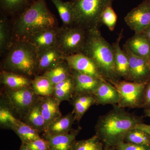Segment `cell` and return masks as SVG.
I'll return each mask as SVG.
<instances>
[{
  "instance_id": "23",
  "label": "cell",
  "mask_w": 150,
  "mask_h": 150,
  "mask_svg": "<svg viewBox=\"0 0 150 150\" xmlns=\"http://www.w3.org/2000/svg\"><path fill=\"white\" fill-rule=\"evenodd\" d=\"M13 42L11 22L7 16L1 12L0 18V54L2 57Z\"/></svg>"
},
{
  "instance_id": "29",
  "label": "cell",
  "mask_w": 150,
  "mask_h": 150,
  "mask_svg": "<svg viewBox=\"0 0 150 150\" xmlns=\"http://www.w3.org/2000/svg\"><path fill=\"white\" fill-rule=\"evenodd\" d=\"M54 85L50 80L42 75H37L32 80L31 87L37 96H53Z\"/></svg>"
},
{
  "instance_id": "35",
  "label": "cell",
  "mask_w": 150,
  "mask_h": 150,
  "mask_svg": "<svg viewBox=\"0 0 150 150\" xmlns=\"http://www.w3.org/2000/svg\"><path fill=\"white\" fill-rule=\"evenodd\" d=\"M25 145L31 150H51L49 143L44 138H40Z\"/></svg>"
},
{
  "instance_id": "1",
  "label": "cell",
  "mask_w": 150,
  "mask_h": 150,
  "mask_svg": "<svg viewBox=\"0 0 150 150\" xmlns=\"http://www.w3.org/2000/svg\"><path fill=\"white\" fill-rule=\"evenodd\" d=\"M142 121L141 117L115 105L98 118L95 126L96 135L102 142L104 149H115L124 142L128 132Z\"/></svg>"
},
{
  "instance_id": "10",
  "label": "cell",
  "mask_w": 150,
  "mask_h": 150,
  "mask_svg": "<svg viewBox=\"0 0 150 150\" xmlns=\"http://www.w3.org/2000/svg\"><path fill=\"white\" fill-rule=\"evenodd\" d=\"M124 20L135 33L144 32L150 25V2L145 0L129 12Z\"/></svg>"
},
{
  "instance_id": "20",
  "label": "cell",
  "mask_w": 150,
  "mask_h": 150,
  "mask_svg": "<svg viewBox=\"0 0 150 150\" xmlns=\"http://www.w3.org/2000/svg\"><path fill=\"white\" fill-rule=\"evenodd\" d=\"M32 79L23 75L1 71L0 76L1 83L5 88L18 89L31 86Z\"/></svg>"
},
{
  "instance_id": "26",
  "label": "cell",
  "mask_w": 150,
  "mask_h": 150,
  "mask_svg": "<svg viewBox=\"0 0 150 150\" xmlns=\"http://www.w3.org/2000/svg\"><path fill=\"white\" fill-rule=\"evenodd\" d=\"M74 78L72 74L65 80L54 85V96L59 103L65 100H71L74 96Z\"/></svg>"
},
{
  "instance_id": "24",
  "label": "cell",
  "mask_w": 150,
  "mask_h": 150,
  "mask_svg": "<svg viewBox=\"0 0 150 150\" xmlns=\"http://www.w3.org/2000/svg\"><path fill=\"white\" fill-rule=\"evenodd\" d=\"M75 121L79 122L86 112L92 105L96 104L93 95L76 96L71 99Z\"/></svg>"
},
{
  "instance_id": "39",
  "label": "cell",
  "mask_w": 150,
  "mask_h": 150,
  "mask_svg": "<svg viewBox=\"0 0 150 150\" xmlns=\"http://www.w3.org/2000/svg\"><path fill=\"white\" fill-rule=\"evenodd\" d=\"M145 34L150 40V25L144 32H142Z\"/></svg>"
},
{
  "instance_id": "17",
  "label": "cell",
  "mask_w": 150,
  "mask_h": 150,
  "mask_svg": "<svg viewBox=\"0 0 150 150\" xmlns=\"http://www.w3.org/2000/svg\"><path fill=\"white\" fill-rule=\"evenodd\" d=\"M59 28L39 31L30 35L25 40L35 46L38 51L54 47L56 45Z\"/></svg>"
},
{
  "instance_id": "34",
  "label": "cell",
  "mask_w": 150,
  "mask_h": 150,
  "mask_svg": "<svg viewBox=\"0 0 150 150\" xmlns=\"http://www.w3.org/2000/svg\"><path fill=\"white\" fill-rule=\"evenodd\" d=\"M117 21V16L112 8V5L108 6L101 15V23L105 25L110 31L114 30Z\"/></svg>"
},
{
  "instance_id": "5",
  "label": "cell",
  "mask_w": 150,
  "mask_h": 150,
  "mask_svg": "<svg viewBox=\"0 0 150 150\" xmlns=\"http://www.w3.org/2000/svg\"><path fill=\"white\" fill-rule=\"evenodd\" d=\"M113 0H72L75 25L87 30L99 28L105 9L112 5Z\"/></svg>"
},
{
  "instance_id": "44",
  "label": "cell",
  "mask_w": 150,
  "mask_h": 150,
  "mask_svg": "<svg viewBox=\"0 0 150 150\" xmlns=\"http://www.w3.org/2000/svg\"><path fill=\"white\" fill-rule=\"evenodd\" d=\"M148 1H149V2H150V0H147Z\"/></svg>"
},
{
  "instance_id": "38",
  "label": "cell",
  "mask_w": 150,
  "mask_h": 150,
  "mask_svg": "<svg viewBox=\"0 0 150 150\" xmlns=\"http://www.w3.org/2000/svg\"><path fill=\"white\" fill-rule=\"evenodd\" d=\"M134 128L140 129L141 130H143V131H146L150 136V125H148V124L142 123L138 124Z\"/></svg>"
},
{
  "instance_id": "37",
  "label": "cell",
  "mask_w": 150,
  "mask_h": 150,
  "mask_svg": "<svg viewBox=\"0 0 150 150\" xmlns=\"http://www.w3.org/2000/svg\"><path fill=\"white\" fill-rule=\"evenodd\" d=\"M150 107V79L148 81L145 88L143 107Z\"/></svg>"
},
{
  "instance_id": "4",
  "label": "cell",
  "mask_w": 150,
  "mask_h": 150,
  "mask_svg": "<svg viewBox=\"0 0 150 150\" xmlns=\"http://www.w3.org/2000/svg\"><path fill=\"white\" fill-rule=\"evenodd\" d=\"M38 51L25 40H15L2 56L1 71L23 75L31 79L37 76Z\"/></svg>"
},
{
  "instance_id": "31",
  "label": "cell",
  "mask_w": 150,
  "mask_h": 150,
  "mask_svg": "<svg viewBox=\"0 0 150 150\" xmlns=\"http://www.w3.org/2000/svg\"><path fill=\"white\" fill-rule=\"evenodd\" d=\"M72 150H105L104 145L96 135L87 139L76 141Z\"/></svg>"
},
{
  "instance_id": "3",
  "label": "cell",
  "mask_w": 150,
  "mask_h": 150,
  "mask_svg": "<svg viewBox=\"0 0 150 150\" xmlns=\"http://www.w3.org/2000/svg\"><path fill=\"white\" fill-rule=\"evenodd\" d=\"M81 52L94 63L105 80H120L115 70L113 47L101 35L99 28L87 30L85 42Z\"/></svg>"
},
{
  "instance_id": "40",
  "label": "cell",
  "mask_w": 150,
  "mask_h": 150,
  "mask_svg": "<svg viewBox=\"0 0 150 150\" xmlns=\"http://www.w3.org/2000/svg\"><path fill=\"white\" fill-rule=\"evenodd\" d=\"M144 113L146 116L150 117V107L146 108L145 110Z\"/></svg>"
},
{
  "instance_id": "27",
  "label": "cell",
  "mask_w": 150,
  "mask_h": 150,
  "mask_svg": "<svg viewBox=\"0 0 150 150\" xmlns=\"http://www.w3.org/2000/svg\"><path fill=\"white\" fill-rule=\"evenodd\" d=\"M71 75V70L67 62L64 60L41 75L48 78L55 85L67 79Z\"/></svg>"
},
{
  "instance_id": "21",
  "label": "cell",
  "mask_w": 150,
  "mask_h": 150,
  "mask_svg": "<svg viewBox=\"0 0 150 150\" xmlns=\"http://www.w3.org/2000/svg\"><path fill=\"white\" fill-rule=\"evenodd\" d=\"M75 121L73 112L62 115L51 122L43 134L55 135L67 134L72 130V126Z\"/></svg>"
},
{
  "instance_id": "43",
  "label": "cell",
  "mask_w": 150,
  "mask_h": 150,
  "mask_svg": "<svg viewBox=\"0 0 150 150\" xmlns=\"http://www.w3.org/2000/svg\"><path fill=\"white\" fill-rule=\"evenodd\" d=\"M149 62L150 66V58L149 59Z\"/></svg>"
},
{
  "instance_id": "14",
  "label": "cell",
  "mask_w": 150,
  "mask_h": 150,
  "mask_svg": "<svg viewBox=\"0 0 150 150\" xmlns=\"http://www.w3.org/2000/svg\"><path fill=\"white\" fill-rule=\"evenodd\" d=\"M93 96L96 104L102 105L118 104L120 98L118 90L106 80L100 81Z\"/></svg>"
},
{
  "instance_id": "41",
  "label": "cell",
  "mask_w": 150,
  "mask_h": 150,
  "mask_svg": "<svg viewBox=\"0 0 150 150\" xmlns=\"http://www.w3.org/2000/svg\"><path fill=\"white\" fill-rule=\"evenodd\" d=\"M19 150H31L26 145L21 144V146Z\"/></svg>"
},
{
  "instance_id": "9",
  "label": "cell",
  "mask_w": 150,
  "mask_h": 150,
  "mask_svg": "<svg viewBox=\"0 0 150 150\" xmlns=\"http://www.w3.org/2000/svg\"><path fill=\"white\" fill-rule=\"evenodd\" d=\"M123 48L129 59V73L126 81L139 83L147 82L150 79L149 61L134 55L125 44L123 45Z\"/></svg>"
},
{
  "instance_id": "2",
  "label": "cell",
  "mask_w": 150,
  "mask_h": 150,
  "mask_svg": "<svg viewBox=\"0 0 150 150\" xmlns=\"http://www.w3.org/2000/svg\"><path fill=\"white\" fill-rule=\"evenodd\" d=\"M11 22L13 42L26 40L39 31L59 27L57 18L49 10L46 0H35Z\"/></svg>"
},
{
  "instance_id": "18",
  "label": "cell",
  "mask_w": 150,
  "mask_h": 150,
  "mask_svg": "<svg viewBox=\"0 0 150 150\" xmlns=\"http://www.w3.org/2000/svg\"><path fill=\"white\" fill-rule=\"evenodd\" d=\"M123 32L122 29L112 46L116 73L120 79L123 78L126 80L129 71V59L125 51L121 49L120 46V41L123 37Z\"/></svg>"
},
{
  "instance_id": "8",
  "label": "cell",
  "mask_w": 150,
  "mask_h": 150,
  "mask_svg": "<svg viewBox=\"0 0 150 150\" xmlns=\"http://www.w3.org/2000/svg\"><path fill=\"white\" fill-rule=\"evenodd\" d=\"M116 88L119 94L120 107L129 108L143 107L145 88L147 83H139L128 81L108 82Z\"/></svg>"
},
{
  "instance_id": "16",
  "label": "cell",
  "mask_w": 150,
  "mask_h": 150,
  "mask_svg": "<svg viewBox=\"0 0 150 150\" xmlns=\"http://www.w3.org/2000/svg\"><path fill=\"white\" fill-rule=\"evenodd\" d=\"M125 44L134 55L149 60L150 40L143 33H135L128 39Z\"/></svg>"
},
{
  "instance_id": "11",
  "label": "cell",
  "mask_w": 150,
  "mask_h": 150,
  "mask_svg": "<svg viewBox=\"0 0 150 150\" xmlns=\"http://www.w3.org/2000/svg\"><path fill=\"white\" fill-rule=\"evenodd\" d=\"M64 60L71 70L105 80L94 63L81 52L65 56Z\"/></svg>"
},
{
  "instance_id": "36",
  "label": "cell",
  "mask_w": 150,
  "mask_h": 150,
  "mask_svg": "<svg viewBox=\"0 0 150 150\" xmlns=\"http://www.w3.org/2000/svg\"><path fill=\"white\" fill-rule=\"evenodd\" d=\"M115 149L117 150H150V146L134 144L123 142L118 145Z\"/></svg>"
},
{
  "instance_id": "7",
  "label": "cell",
  "mask_w": 150,
  "mask_h": 150,
  "mask_svg": "<svg viewBox=\"0 0 150 150\" xmlns=\"http://www.w3.org/2000/svg\"><path fill=\"white\" fill-rule=\"evenodd\" d=\"M86 34V30L77 25L59 27L56 46L65 56L79 53L84 45Z\"/></svg>"
},
{
  "instance_id": "19",
  "label": "cell",
  "mask_w": 150,
  "mask_h": 150,
  "mask_svg": "<svg viewBox=\"0 0 150 150\" xmlns=\"http://www.w3.org/2000/svg\"><path fill=\"white\" fill-rule=\"evenodd\" d=\"M40 100L41 112L45 121L46 131L51 122L62 116L59 108L60 103L53 96L40 97Z\"/></svg>"
},
{
  "instance_id": "45",
  "label": "cell",
  "mask_w": 150,
  "mask_h": 150,
  "mask_svg": "<svg viewBox=\"0 0 150 150\" xmlns=\"http://www.w3.org/2000/svg\"><path fill=\"white\" fill-rule=\"evenodd\" d=\"M105 150H108V149H104Z\"/></svg>"
},
{
  "instance_id": "22",
  "label": "cell",
  "mask_w": 150,
  "mask_h": 150,
  "mask_svg": "<svg viewBox=\"0 0 150 150\" xmlns=\"http://www.w3.org/2000/svg\"><path fill=\"white\" fill-rule=\"evenodd\" d=\"M21 121L36 129L39 133L45 132V121L41 112L40 97L30 108Z\"/></svg>"
},
{
  "instance_id": "32",
  "label": "cell",
  "mask_w": 150,
  "mask_h": 150,
  "mask_svg": "<svg viewBox=\"0 0 150 150\" xmlns=\"http://www.w3.org/2000/svg\"><path fill=\"white\" fill-rule=\"evenodd\" d=\"M124 142L134 144L150 146V136L146 131L134 128L128 132Z\"/></svg>"
},
{
  "instance_id": "42",
  "label": "cell",
  "mask_w": 150,
  "mask_h": 150,
  "mask_svg": "<svg viewBox=\"0 0 150 150\" xmlns=\"http://www.w3.org/2000/svg\"><path fill=\"white\" fill-rule=\"evenodd\" d=\"M108 150H117L115 149H108Z\"/></svg>"
},
{
  "instance_id": "12",
  "label": "cell",
  "mask_w": 150,
  "mask_h": 150,
  "mask_svg": "<svg viewBox=\"0 0 150 150\" xmlns=\"http://www.w3.org/2000/svg\"><path fill=\"white\" fill-rule=\"evenodd\" d=\"M65 56L56 46L38 51L37 75H41L64 60Z\"/></svg>"
},
{
  "instance_id": "30",
  "label": "cell",
  "mask_w": 150,
  "mask_h": 150,
  "mask_svg": "<svg viewBox=\"0 0 150 150\" xmlns=\"http://www.w3.org/2000/svg\"><path fill=\"white\" fill-rule=\"evenodd\" d=\"M56 7L61 20L63 26L71 27L75 25L74 12L70 1L64 2L62 0H51Z\"/></svg>"
},
{
  "instance_id": "13",
  "label": "cell",
  "mask_w": 150,
  "mask_h": 150,
  "mask_svg": "<svg viewBox=\"0 0 150 150\" xmlns=\"http://www.w3.org/2000/svg\"><path fill=\"white\" fill-rule=\"evenodd\" d=\"M74 78V96L83 94L93 95L102 80L89 75L71 70Z\"/></svg>"
},
{
  "instance_id": "25",
  "label": "cell",
  "mask_w": 150,
  "mask_h": 150,
  "mask_svg": "<svg viewBox=\"0 0 150 150\" xmlns=\"http://www.w3.org/2000/svg\"><path fill=\"white\" fill-rule=\"evenodd\" d=\"M35 0H0L1 12L16 16L24 11Z\"/></svg>"
},
{
  "instance_id": "28",
  "label": "cell",
  "mask_w": 150,
  "mask_h": 150,
  "mask_svg": "<svg viewBox=\"0 0 150 150\" xmlns=\"http://www.w3.org/2000/svg\"><path fill=\"white\" fill-rule=\"evenodd\" d=\"M13 131L21 140L22 144H26L41 138L36 129L20 120Z\"/></svg>"
},
{
  "instance_id": "33",
  "label": "cell",
  "mask_w": 150,
  "mask_h": 150,
  "mask_svg": "<svg viewBox=\"0 0 150 150\" xmlns=\"http://www.w3.org/2000/svg\"><path fill=\"white\" fill-rule=\"evenodd\" d=\"M20 120L8 108L1 103L0 125L2 128L13 130Z\"/></svg>"
},
{
  "instance_id": "15",
  "label": "cell",
  "mask_w": 150,
  "mask_h": 150,
  "mask_svg": "<svg viewBox=\"0 0 150 150\" xmlns=\"http://www.w3.org/2000/svg\"><path fill=\"white\" fill-rule=\"evenodd\" d=\"M81 130V128H78L67 134L55 135L43 134V137L49 143L51 150H72L73 144Z\"/></svg>"
},
{
  "instance_id": "6",
  "label": "cell",
  "mask_w": 150,
  "mask_h": 150,
  "mask_svg": "<svg viewBox=\"0 0 150 150\" xmlns=\"http://www.w3.org/2000/svg\"><path fill=\"white\" fill-rule=\"evenodd\" d=\"M39 97L34 93L31 86L18 89L5 88L1 103L8 108L17 118L22 120Z\"/></svg>"
}]
</instances>
